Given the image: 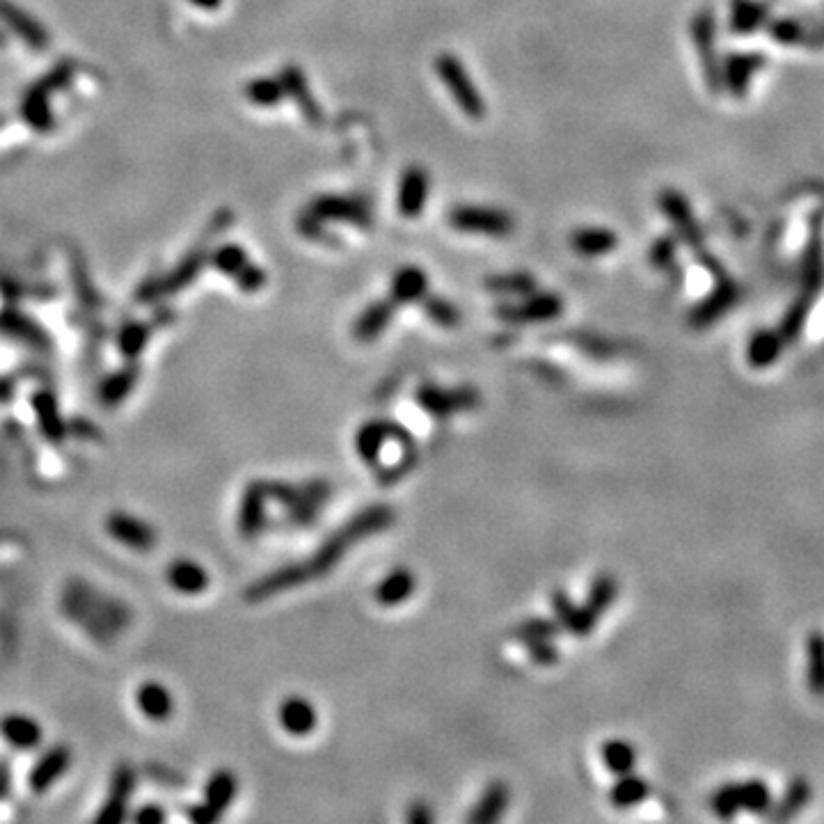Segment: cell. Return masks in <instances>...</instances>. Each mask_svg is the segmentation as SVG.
Returning a JSON list of instances; mask_svg holds the SVG:
<instances>
[{
    "label": "cell",
    "mask_w": 824,
    "mask_h": 824,
    "mask_svg": "<svg viewBox=\"0 0 824 824\" xmlns=\"http://www.w3.org/2000/svg\"><path fill=\"white\" fill-rule=\"evenodd\" d=\"M394 520H396V513L392 506H387V504L367 506V509L355 513L351 520H346L335 534L328 536L326 541L319 545V550L312 554V557L293 561V564L275 568L271 570V573H266L264 577H259L257 582H252L248 589H245L243 598L255 605V602H264L273 596H280V593L298 589V586H303L307 582L319 580V577L328 575L330 570H335V566L346 557V552L351 550L355 543L385 532L387 527L394 525Z\"/></svg>",
    "instance_id": "6da1fadb"
},
{
    "label": "cell",
    "mask_w": 824,
    "mask_h": 824,
    "mask_svg": "<svg viewBox=\"0 0 824 824\" xmlns=\"http://www.w3.org/2000/svg\"><path fill=\"white\" fill-rule=\"evenodd\" d=\"M435 74L456 101V106L463 110L465 117L470 120H483L486 117V99L479 92L477 83L472 81L470 71L463 65V60L454 53H440L433 62Z\"/></svg>",
    "instance_id": "7a4b0ae2"
},
{
    "label": "cell",
    "mask_w": 824,
    "mask_h": 824,
    "mask_svg": "<svg viewBox=\"0 0 824 824\" xmlns=\"http://www.w3.org/2000/svg\"><path fill=\"white\" fill-rule=\"evenodd\" d=\"M710 808L721 820L733 818V815H738L740 811L765 815L770 813L772 808V795L770 788L765 786V781L760 779L726 783V786H721L715 795L710 797Z\"/></svg>",
    "instance_id": "3957f363"
},
{
    "label": "cell",
    "mask_w": 824,
    "mask_h": 824,
    "mask_svg": "<svg viewBox=\"0 0 824 824\" xmlns=\"http://www.w3.org/2000/svg\"><path fill=\"white\" fill-rule=\"evenodd\" d=\"M449 227L465 234H486L502 239L515 232V220L509 211L497 209V206H477V204H458L447 213Z\"/></svg>",
    "instance_id": "277c9868"
},
{
    "label": "cell",
    "mask_w": 824,
    "mask_h": 824,
    "mask_svg": "<svg viewBox=\"0 0 824 824\" xmlns=\"http://www.w3.org/2000/svg\"><path fill=\"white\" fill-rule=\"evenodd\" d=\"M564 314V298L552 291H532L520 298V303H504L495 309L499 321L522 326V323H545Z\"/></svg>",
    "instance_id": "5b68a950"
},
{
    "label": "cell",
    "mask_w": 824,
    "mask_h": 824,
    "mask_svg": "<svg viewBox=\"0 0 824 824\" xmlns=\"http://www.w3.org/2000/svg\"><path fill=\"white\" fill-rule=\"evenodd\" d=\"M307 211L323 223H344L360 229L374 225V209L355 195H319L309 202Z\"/></svg>",
    "instance_id": "8992f818"
},
{
    "label": "cell",
    "mask_w": 824,
    "mask_h": 824,
    "mask_svg": "<svg viewBox=\"0 0 824 824\" xmlns=\"http://www.w3.org/2000/svg\"><path fill=\"white\" fill-rule=\"evenodd\" d=\"M415 401L433 417H449L454 412L477 410L481 406V392L472 385L451 387V390L438 385H422L415 394Z\"/></svg>",
    "instance_id": "52a82bcc"
},
{
    "label": "cell",
    "mask_w": 824,
    "mask_h": 824,
    "mask_svg": "<svg viewBox=\"0 0 824 824\" xmlns=\"http://www.w3.org/2000/svg\"><path fill=\"white\" fill-rule=\"evenodd\" d=\"M236 795H239V779H236V774L229 770L213 772L204 786V802L188 808V820L197 824L216 822L232 806Z\"/></svg>",
    "instance_id": "ba28073f"
},
{
    "label": "cell",
    "mask_w": 824,
    "mask_h": 824,
    "mask_svg": "<svg viewBox=\"0 0 824 824\" xmlns=\"http://www.w3.org/2000/svg\"><path fill=\"white\" fill-rule=\"evenodd\" d=\"M106 534L133 552H152L158 545V532L147 520L126 511H113L103 520Z\"/></svg>",
    "instance_id": "9c48e42d"
},
{
    "label": "cell",
    "mask_w": 824,
    "mask_h": 824,
    "mask_svg": "<svg viewBox=\"0 0 824 824\" xmlns=\"http://www.w3.org/2000/svg\"><path fill=\"white\" fill-rule=\"evenodd\" d=\"M431 195V174L424 165L412 163L401 172L396 186V211L403 218L422 216Z\"/></svg>",
    "instance_id": "30bf717a"
},
{
    "label": "cell",
    "mask_w": 824,
    "mask_h": 824,
    "mask_svg": "<svg viewBox=\"0 0 824 824\" xmlns=\"http://www.w3.org/2000/svg\"><path fill=\"white\" fill-rule=\"evenodd\" d=\"M136 792V770L131 765H120L110 776V786L108 795L103 799V804L99 808L97 824H117L124 822L126 815H129L131 797Z\"/></svg>",
    "instance_id": "8fae6325"
},
{
    "label": "cell",
    "mask_w": 824,
    "mask_h": 824,
    "mask_svg": "<svg viewBox=\"0 0 824 824\" xmlns=\"http://www.w3.org/2000/svg\"><path fill=\"white\" fill-rule=\"evenodd\" d=\"M266 495L273 502L282 504L284 509L298 504H316L323 506L332 497V486L326 479H312L303 483L291 481H264Z\"/></svg>",
    "instance_id": "7c38bea8"
},
{
    "label": "cell",
    "mask_w": 824,
    "mask_h": 824,
    "mask_svg": "<svg viewBox=\"0 0 824 824\" xmlns=\"http://www.w3.org/2000/svg\"><path fill=\"white\" fill-rule=\"evenodd\" d=\"M266 504L268 495L264 481H250L243 490L239 513H236V532L243 541H255L264 532L268 520Z\"/></svg>",
    "instance_id": "4fadbf2b"
},
{
    "label": "cell",
    "mask_w": 824,
    "mask_h": 824,
    "mask_svg": "<svg viewBox=\"0 0 824 824\" xmlns=\"http://www.w3.org/2000/svg\"><path fill=\"white\" fill-rule=\"evenodd\" d=\"M71 760H74V754L67 744H53L35 760L33 770L28 774V788L35 795H46L69 772Z\"/></svg>",
    "instance_id": "5bb4252c"
},
{
    "label": "cell",
    "mask_w": 824,
    "mask_h": 824,
    "mask_svg": "<svg viewBox=\"0 0 824 824\" xmlns=\"http://www.w3.org/2000/svg\"><path fill=\"white\" fill-rule=\"evenodd\" d=\"M550 602H552L554 618L559 621L561 630H568L570 635H575V637H586L596 630L598 614L593 612L586 602L584 605H577V602H573V598L561 589L552 591Z\"/></svg>",
    "instance_id": "9a60e30c"
},
{
    "label": "cell",
    "mask_w": 824,
    "mask_h": 824,
    "mask_svg": "<svg viewBox=\"0 0 824 824\" xmlns=\"http://www.w3.org/2000/svg\"><path fill=\"white\" fill-rule=\"evenodd\" d=\"M165 580H168L170 589L179 596H202V593L211 586V575L200 561L179 557L174 559L165 568Z\"/></svg>",
    "instance_id": "2e32d148"
},
{
    "label": "cell",
    "mask_w": 824,
    "mask_h": 824,
    "mask_svg": "<svg viewBox=\"0 0 824 824\" xmlns=\"http://www.w3.org/2000/svg\"><path fill=\"white\" fill-rule=\"evenodd\" d=\"M280 83H282L284 97L293 99V103H296L300 110V115H303L309 124H314V126L323 124L321 103L316 101L312 90H309V83L303 74V69L296 65H287L280 74Z\"/></svg>",
    "instance_id": "e0dca14e"
},
{
    "label": "cell",
    "mask_w": 824,
    "mask_h": 824,
    "mask_svg": "<svg viewBox=\"0 0 824 824\" xmlns=\"http://www.w3.org/2000/svg\"><path fill=\"white\" fill-rule=\"evenodd\" d=\"M30 406H33L42 438L49 442V445H62V442L67 440L69 429H67L65 417H62L58 399H55L53 392L49 390L35 392L33 399H30Z\"/></svg>",
    "instance_id": "ac0fdd59"
},
{
    "label": "cell",
    "mask_w": 824,
    "mask_h": 824,
    "mask_svg": "<svg viewBox=\"0 0 824 824\" xmlns=\"http://www.w3.org/2000/svg\"><path fill=\"white\" fill-rule=\"evenodd\" d=\"M0 738L12 749L33 751L44 740V728L37 719L23 715V712H10L0 717Z\"/></svg>",
    "instance_id": "d6986e66"
},
{
    "label": "cell",
    "mask_w": 824,
    "mask_h": 824,
    "mask_svg": "<svg viewBox=\"0 0 824 824\" xmlns=\"http://www.w3.org/2000/svg\"><path fill=\"white\" fill-rule=\"evenodd\" d=\"M396 307H399V305H396L392 298L374 300V303L364 307L362 312L358 314V319H355L353 337L362 344L376 342V339L383 335L387 328H390V323L394 321Z\"/></svg>",
    "instance_id": "ffe728a7"
},
{
    "label": "cell",
    "mask_w": 824,
    "mask_h": 824,
    "mask_svg": "<svg viewBox=\"0 0 824 824\" xmlns=\"http://www.w3.org/2000/svg\"><path fill=\"white\" fill-rule=\"evenodd\" d=\"M657 202H660V209L667 213L671 225L678 229L680 239H683L689 245H699L701 243L699 225H696V220L692 216V209H689V202L685 200L683 193L667 188V190H662L660 197H657Z\"/></svg>",
    "instance_id": "44dd1931"
},
{
    "label": "cell",
    "mask_w": 824,
    "mask_h": 824,
    "mask_svg": "<svg viewBox=\"0 0 824 824\" xmlns=\"http://www.w3.org/2000/svg\"><path fill=\"white\" fill-rule=\"evenodd\" d=\"M735 300H738V289H735V284L728 280H721L715 287V291H712L708 298H703L701 303L692 309V314H689V323H692L694 328H708L735 305Z\"/></svg>",
    "instance_id": "7402d4cb"
},
{
    "label": "cell",
    "mask_w": 824,
    "mask_h": 824,
    "mask_svg": "<svg viewBox=\"0 0 824 824\" xmlns=\"http://www.w3.org/2000/svg\"><path fill=\"white\" fill-rule=\"evenodd\" d=\"M136 705L140 715L154 724H165L174 715V696L170 687L156 683V680H147L136 689Z\"/></svg>",
    "instance_id": "603a6c76"
},
{
    "label": "cell",
    "mask_w": 824,
    "mask_h": 824,
    "mask_svg": "<svg viewBox=\"0 0 824 824\" xmlns=\"http://www.w3.org/2000/svg\"><path fill=\"white\" fill-rule=\"evenodd\" d=\"M429 293V275L422 266L406 264L396 268L390 282V298L396 305L419 303Z\"/></svg>",
    "instance_id": "cb8c5ba5"
},
{
    "label": "cell",
    "mask_w": 824,
    "mask_h": 824,
    "mask_svg": "<svg viewBox=\"0 0 824 824\" xmlns=\"http://www.w3.org/2000/svg\"><path fill=\"white\" fill-rule=\"evenodd\" d=\"M280 726L293 738H307L309 733H314V728L319 726V715H316V708L303 696H289L280 705Z\"/></svg>",
    "instance_id": "d4e9b609"
},
{
    "label": "cell",
    "mask_w": 824,
    "mask_h": 824,
    "mask_svg": "<svg viewBox=\"0 0 824 824\" xmlns=\"http://www.w3.org/2000/svg\"><path fill=\"white\" fill-rule=\"evenodd\" d=\"M511 792L509 786L504 781H493L488 783V788L483 790V795L479 797V802L474 804V808L467 813V822L470 824H490L504 818L506 808H509Z\"/></svg>",
    "instance_id": "484cf974"
},
{
    "label": "cell",
    "mask_w": 824,
    "mask_h": 824,
    "mask_svg": "<svg viewBox=\"0 0 824 824\" xmlns=\"http://www.w3.org/2000/svg\"><path fill=\"white\" fill-rule=\"evenodd\" d=\"M138 378H140V369H138L136 362L126 364V367H122L120 371L110 374L99 387L101 406L108 408V410L120 408L122 403L129 399L131 392L136 390Z\"/></svg>",
    "instance_id": "4316f807"
},
{
    "label": "cell",
    "mask_w": 824,
    "mask_h": 824,
    "mask_svg": "<svg viewBox=\"0 0 824 824\" xmlns=\"http://www.w3.org/2000/svg\"><path fill=\"white\" fill-rule=\"evenodd\" d=\"M570 245L582 257H602L618 248V234L609 227H580L570 236Z\"/></svg>",
    "instance_id": "83f0119b"
},
{
    "label": "cell",
    "mask_w": 824,
    "mask_h": 824,
    "mask_svg": "<svg viewBox=\"0 0 824 824\" xmlns=\"http://www.w3.org/2000/svg\"><path fill=\"white\" fill-rule=\"evenodd\" d=\"M385 442H390V426L387 419H371V422L362 424L358 433H355V451L362 458V463L378 465L380 454H383Z\"/></svg>",
    "instance_id": "f1b7e54d"
},
{
    "label": "cell",
    "mask_w": 824,
    "mask_h": 824,
    "mask_svg": "<svg viewBox=\"0 0 824 824\" xmlns=\"http://www.w3.org/2000/svg\"><path fill=\"white\" fill-rule=\"evenodd\" d=\"M417 580L408 568H394L390 575H385L376 586V600L383 607H396L406 602L415 593Z\"/></svg>",
    "instance_id": "f546056e"
},
{
    "label": "cell",
    "mask_w": 824,
    "mask_h": 824,
    "mask_svg": "<svg viewBox=\"0 0 824 824\" xmlns=\"http://www.w3.org/2000/svg\"><path fill=\"white\" fill-rule=\"evenodd\" d=\"M692 33H694L696 49L701 51L705 76H708L710 85H719L721 76H719L717 60H715V23H712L710 14H699V17L694 19Z\"/></svg>",
    "instance_id": "4dcf8cb0"
},
{
    "label": "cell",
    "mask_w": 824,
    "mask_h": 824,
    "mask_svg": "<svg viewBox=\"0 0 824 824\" xmlns=\"http://www.w3.org/2000/svg\"><path fill=\"white\" fill-rule=\"evenodd\" d=\"M483 287L493 296L502 298H522L527 293H532L538 289V282L532 273L527 271H515V273H497L488 275L483 280Z\"/></svg>",
    "instance_id": "1f68e13d"
},
{
    "label": "cell",
    "mask_w": 824,
    "mask_h": 824,
    "mask_svg": "<svg viewBox=\"0 0 824 824\" xmlns=\"http://www.w3.org/2000/svg\"><path fill=\"white\" fill-rule=\"evenodd\" d=\"M0 17L7 23V26H12L17 33L26 39V42L33 46V49H44L46 44H49V37H46V30L39 26L37 21H33L28 17L26 12H21L14 7L12 3H7V0H0Z\"/></svg>",
    "instance_id": "d6a6232c"
},
{
    "label": "cell",
    "mask_w": 824,
    "mask_h": 824,
    "mask_svg": "<svg viewBox=\"0 0 824 824\" xmlns=\"http://www.w3.org/2000/svg\"><path fill=\"white\" fill-rule=\"evenodd\" d=\"M651 795V786H648V781L641 779L637 774H621L618 776V781L609 790V799H612V804L616 808H632L644 802Z\"/></svg>",
    "instance_id": "836d02e7"
},
{
    "label": "cell",
    "mask_w": 824,
    "mask_h": 824,
    "mask_svg": "<svg viewBox=\"0 0 824 824\" xmlns=\"http://www.w3.org/2000/svg\"><path fill=\"white\" fill-rule=\"evenodd\" d=\"M602 754V763L607 765V770L621 776V774H628L635 770V763H637V754H635V747H632L630 742L625 740H609L602 744L600 749Z\"/></svg>",
    "instance_id": "e575fe53"
},
{
    "label": "cell",
    "mask_w": 824,
    "mask_h": 824,
    "mask_svg": "<svg viewBox=\"0 0 824 824\" xmlns=\"http://www.w3.org/2000/svg\"><path fill=\"white\" fill-rule=\"evenodd\" d=\"M422 303V312L429 316V319L435 323V326L440 328H456L461 326L463 316H461V309H458L454 303H451L449 298L445 296H431V293H426V296L419 300Z\"/></svg>",
    "instance_id": "d590c367"
},
{
    "label": "cell",
    "mask_w": 824,
    "mask_h": 824,
    "mask_svg": "<svg viewBox=\"0 0 824 824\" xmlns=\"http://www.w3.org/2000/svg\"><path fill=\"white\" fill-rule=\"evenodd\" d=\"M616 598H618V580L612 573H600L598 577H593L584 602L600 616L612 609Z\"/></svg>",
    "instance_id": "8d00e7d4"
},
{
    "label": "cell",
    "mask_w": 824,
    "mask_h": 824,
    "mask_svg": "<svg viewBox=\"0 0 824 824\" xmlns=\"http://www.w3.org/2000/svg\"><path fill=\"white\" fill-rule=\"evenodd\" d=\"M561 632V625L557 618H545V616H534L525 618V621L515 625L511 630V639L518 641V644H525V641L534 639H557Z\"/></svg>",
    "instance_id": "74e56055"
},
{
    "label": "cell",
    "mask_w": 824,
    "mask_h": 824,
    "mask_svg": "<svg viewBox=\"0 0 824 824\" xmlns=\"http://www.w3.org/2000/svg\"><path fill=\"white\" fill-rule=\"evenodd\" d=\"M806 653H808V669H806L808 689H811L815 696H824V635H820V632H813V635L808 637Z\"/></svg>",
    "instance_id": "f35d334b"
},
{
    "label": "cell",
    "mask_w": 824,
    "mask_h": 824,
    "mask_svg": "<svg viewBox=\"0 0 824 824\" xmlns=\"http://www.w3.org/2000/svg\"><path fill=\"white\" fill-rule=\"evenodd\" d=\"M811 802V786L806 781H792V786L788 788L786 795L776 806L770 808V818L772 820H790L802 811V808Z\"/></svg>",
    "instance_id": "ab89813d"
},
{
    "label": "cell",
    "mask_w": 824,
    "mask_h": 824,
    "mask_svg": "<svg viewBox=\"0 0 824 824\" xmlns=\"http://www.w3.org/2000/svg\"><path fill=\"white\" fill-rule=\"evenodd\" d=\"M779 353H781V342L776 339V335H772V332H758V335L749 342L747 360L751 367L765 369V367H770L776 358H779Z\"/></svg>",
    "instance_id": "60d3db41"
},
{
    "label": "cell",
    "mask_w": 824,
    "mask_h": 824,
    "mask_svg": "<svg viewBox=\"0 0 824 824\" xmlns=\"http://www.w3.org/2000/svg\"><path fill=\"white\" fill-rule=\"evenodd\" d=\"M245 97L257 106L271 108L284 99V90L280 78H255L245 87Z\"/></svg>",
    "instance_id": "b9f144b4"
},
{
    "label": "cell",
    "mask_w": 824,
    "mask_h": 824,
    "mask_svg": "<svg viewBox=\"0 0 824 824\" xmlns=\"http://www.w3.org/2000/svg\"><path fill=\"white\" fill-rule=\"evenodd\" d=\"M298 229H300V234L307 236L309 241H316L321 245H332V248H337L339 245L337 236L328 229V223H323V220L312 216L309 211H305L303 216L298 218Z\"/></svg>",
    "instance_id": "7bdbcfd3"
},
{
    "label": "cell",
    "mask_w": 824,
    "mask_h": 824,
    "mask_svg": "<svg viewBox=\"0 0 824 824\" xmlns=\"http://www.w3.org/2000/svg\"><path fill=\"white\" fill-rule=\"evenodd\" d=\"M525 648L527 655L532 657V662L538 664V667H554V664L559 662V646L554 644V639H534V641H525V644H520Z\"/></svg>",
    "instance_id": "ee69618b"
},
{
    "label": "cell",
    "mask_w": 824,
    "mask_h": 824,
    "mask_svg": "<svg viewBox=\"0 0 824 824\" xmlns=\"http://www.w3.org/2000/svg\"><path fill=\"white\" fill-rule=\"evenodd\" d=\"M149 339V328L147 326H140V323H131V326H126L120 335V351L124 358H138L142 348H145Z\"/></svg>",
    "instance_id": "f6af8a7d"
},
{
    "label": "cell",
    "mask_w": 824,
    "mask_h": 824,
    "mask_svg": "<svg viewBox=\"0 0 824 824\" xmlns=\"http://www.w3.org/2000/svg\"><path fill=\"white\" fill-rule=\"evenodd\" d=\"M678 243L673 236H660L651 248V264L655 268H669L676 261Z\"/></svg>",
    "instance_id": "bcb514c9"
},
{
    "label": "cell",
    "mask_w": 824,
    "mask_h": 824,
    "mask_svg": "<svg viewBox=\"0 0 824 824\" xmlns=\"http://www.w3.org/2000/svg\"><path fill=\"white\" fill-rule=\"evenodd\" d=\"M245 264H248V259H245V250L236 248V245H225L216 257V266L227 275H236Z\"/></svg>",
    "instance_id": "7dc6e473"
},
{
    "label": "cell",
    "mask_w": 824,
    "mask_h": 824,
    "mask_svg": "<svg viewBox=\"0 0 824 824\" xmlns=\"http://www.w3.org/2000/svg\"><path fill=\"white\" fill-rule=\"evenodd\" d=\"M234 277H236V282H239V287L248 293H255L266 284V273L261 271L259 266H252V264H245Z\"/></svg>",
    "instance_id": "c3c4849f"
},
{
    "label": "cell",
    "mask_w": 824,
    "mask_h": 824,
    "mask_svg": "<svg viewBox=\"0 0 824 824\" xmlns=\"http://www.w3.org/2000/svg\"><path fill=\"white\" fill-rule=\"evenodd\" d=\"M131 818H133V822H140V824H158V822L168 820V813H165L163 806L147 804V806H142L140 811L133 813Z\"/></svg>",
    "instance_id": "681fc988"
},
{
    "label": "cell",
    "mask_w": 824,
    "mask_h": 824,
    "mask_svg": "<svg viewBox=\"0 0 824 824\" xmlns=\"http://www.w3.org/2000/svg\"><path fill=\"white\" fill-rule=\"evenodd\" d=\"M433 818H435V815L431 811V806L426 802H415L408 808V813H406V820L410 824H431Z\"/></svg>",
    "instance_id": "f907efd6"
},
{
    "label": "cell",
    "mask_w": 824,
    "mask_h": 824,
    "mask_svg": "<svg viewBox=\"0 0 824 824\" xmlns=\"http://www.w3.org/2000/svg\"><path fill=\"white\" fill-rule=\"evenodd\" d=\"M193 3L206 7V10H213V7L220 5V0H193Z\"/></svg>",
    "instance_id": "816d5d0a"
}]
</instances>
